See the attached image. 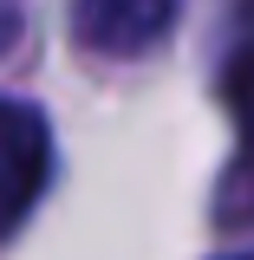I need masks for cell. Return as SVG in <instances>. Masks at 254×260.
Returning a JSON list of instances; mask_svg holds the SVG:
<instances>
[{
  "label": "cell",
  "mask_w": 254,
  "mask_h": 260,
  "mask_svg": "<svg viewBox=\"0 0 254 260\" xmlns=\"http://www.w3.org/2000/svg\"><path fill=\"white\" fill-rule=\"evenodd\" d=\"M52 176V130L33 104L0 98V228H13L33 208V195Z\"/></svg>",
  "instance_id": "obj_1"
},
{
  "label": "cell",
  "mask_w": 254,
  "mask_h": 260,
  "mask_svg": "<svg viewBox=\"0 0 254 260\" xmlns=\"http://www.w3.org/2000/svg\"><path fill=\"white\" fill-rule=\"evenodd\" d=\"M176 26V0H78L72 7V39L104 59H130L157 46Z\"/></svg>",
  "instance_id": "obj_2"
},
{
  "label": "cell",
  "mask_w": 254,
  "mask_h": 260,
  "mask_svg": "<svg viewBox=\"0 0 254 260\" xmlns=\"http://www.w3.org/2000/svg\"><path fill=\"white\" fill-rule=\"evenodd\" d=\"M222 98H228V111H235V124H241V137H248V150H254V39L228 59Z\"/></svg>",
  "instance_id": "obj_3"
},
{
  "label": "cell",
  "mask_w": 254,
  "mask_h": 260,
  "mask_svg": "<svg viewBox=\"0 0 254 260\" xmlns=\"http://www.w3.org/2000/svg\"><path fill=\"white\" fill-rule=\"evenodd\" d=\"M241 20H248V26H254V0H241Z\"/></svg>",
  "instance_id": "obj_4"
}]
</instances>
